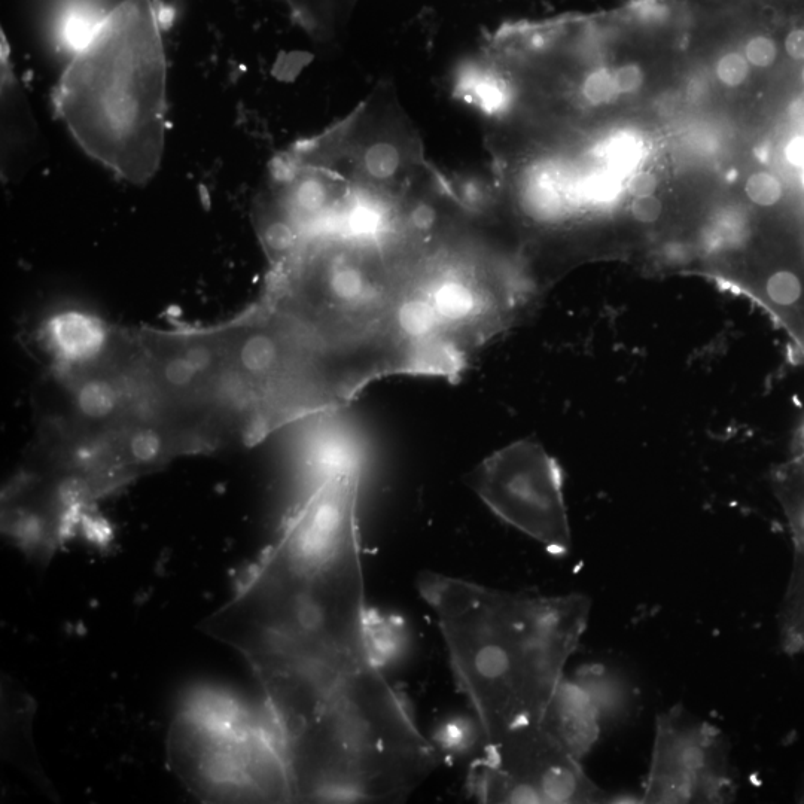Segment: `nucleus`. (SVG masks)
I'll return each instance as SVG.
<instances>
[{
	"label": "nucleus",
	"mask_w": 804,
	"mask_h": 804,
	"mask_svg": "<svg viewBox=\"0 0 804 804\" xmlns=\"http://www.w3.org/2000/svg\"><path fill=\"white\" fill-rule=\"evenodd\" d=\"M469 264L440 201L401 167L358 157L280 243L257 306L334 410L380 377H461Z\"/></svg>",
	"instance_id": "1"
},
{
	"label": "nucleus",
	"mask_w": 804,
	"mask_h": 804,
	"mask_svg": "<svg viewBox=\"0 0 804 804\" xmlns=\"http://www.w3.org/2000/svg\"><path fill=\"white\" fill-rule=\"evenodd\" d=\"M358 492V465H334L233 598L201 624L257 676L282 749L380 669L365 608Z\"/></svg>",
	"instance_id": "2"
},
{
	"label": "nucleus",
	"mask_w": 804,
	"mask_h": 804,
	"mask_svg": "<svg viewBox=\"0 0 804 804\" xmlns=\"http://www.w3.org/2000/svg\"><path fill=\"white\" fill-rule=\"evenodd\" d=\"M417 590L437 615L459 687L487 743L541 723L589 624L581 593L532 595L423 571Z\"/></svg>",
	"instance_id": "3"
},
{
	"label": "nucleus",
	"mask_w": 804,
	"mask_h": 804,
	"mask_svg": "<svg viewBox=\"0 0 804 804\" xmlns=\"http://www.w3.org/2000/svg\"><path fill=\"white\" fill-rule=\"evenodd\" d=\"M167 65L152 0H124L75 50L54 93L57 114L94 160L132 184L160 167Z\"/></svg>",
	"instance_id": "4"
},
{
	"label": "nucleus",
	"mask_w": 804,
	"mask_h": 804,
	"mask_svg": "<svg viewBox=\"0 0 804 804\" xmlns=\"http://www.w3.org/2000/svg\"><path fill=\"white\" fill-rule=\"evenodd\" d=\"M169 766L201 802H292L277 736L230 703L199 700L179 712L167 739Z\"/></svg>",
	"instance_id": "5"
},
{
	"label": "nucleus",
	"mask_w": 804,
	"mask_h": 804,
	"mask_svg": "<svg viewBox=\"0 0 804 804\" xmlns=\"http://www.w3.org/2000/svg\"><path fill=\"white\" fill-rule=\"evenodd\" d=\"M483 803H617L589 778L578 760L542 723L516 727L487 743L471 772Z\"/></svg>",
	"instance_id": "6"
},
{
	"label": "nucleus",
	"mask_w": 804,
	"mask_h": 804,
	"mask_svg": "<svg viewBox=\"0 0 804 804\" xmlns=\"http://www.w3.org/2000/svg\"><path fill=\"white\" fill-rule=\"evenodd\" d=\"M471 486L496 516L551 554L571 551L562 471L535 441H517L493 453L472 472Z\"/></svg>",
	"instance_id": "7"
},
{
	"label": "nucleus",
	"mask_w": 804,
	"mask_h": 804,
	"mask_svg": "<svg viewBox=\"0 0 804 804\" xmlns=\"http://www.w3.org/2000/svg\"><path fill=\"white\" fill-rule=\"evenodd\" d=\"M736 794L727 736L681 703L657 715L641 803L723 804L732 803Z\"/></svg>",
	"instance_id": "8"
},
{
	"label": "nucleus",
	"mask_w": 804,
	"mask_h": 804,
	"mask_svg": "<svg viewBox=\"0 0 804 804\" xmlns=\"http://www.w3.org/2000/svg\"><path fill=\"white\" fill-rule=\"evenodd\" d=\"M112 330L105 321L82 312H63L48 319L41 328L42 346L54 358L56 367L76 370L102 358Z\"/></svg>",
	"instance_id": "9"
},
{
	"label": "nucleus",
	"mask_w": 804,
	"mask_h": 804,
	"mask_svg": "<svg viewBox=\"0 0 804 804\" xmlns=\"http://www.w3.org/2000/svg\"><path fill=\"white\" fill-rule=\"evenodd\" d=\"M2 173L14 176L26 166L38 145V129L29 100L15 75L5 44L2 48Z\"/></svg>",
	"instance_id": "10"
},
{
	"label": "nucleus",
	"mask_w": 804,
	"mask_h": 804,
	"mask_svg": "<svg viewBox=\"0 0 804 804\" xmlns=\"http://www.w3.org/2000/svg\"><path fill=\"white\" fill-rule=\"evenodd\" d=\"M578 760L601 739L603 730L595 705L577 681L563 679L541 721Z\"/></svg>",
	"instance_id": "11"
},
{
	"label": "nucleus",
	"mask_w": 804,
	"mask_h": 804,
	"mask_svg": "<svg viewBox=\"0 0 804 804\" xmlns=\"http://www.w3.org/2000/svg\"><path fill=\"white\" fill-rule=\"evenodd\" d=\"M577 682L595 705L603 732L629 726L638 717L641 691L627 670L593 665L581 672Z\"/></svg>",
	"instance_id": "12"
},
{
	"label": "nucleus",
	"mask_w": 804,
	"mask_h": 804,
	"mask_svg": "<svg viewBox=\"0 0 804 804\" xmlns=\"http://www.w3.org/2000/svg\"><path fill=\"white\" fill-rule=\"evenodd\" d=\"M797 565L781 614L782 642L791 653L804 651V562Z\"/></svg>",
	"instance_id": "13"
},
{
	"label": "nucleus",
	"mask_w": 804,
	"mask_h": 804,
	"mask_svg": "<svg viewBox=\"0 0 804 804\" xmlns=\"http://www.w3.org/2000/svg\"><path fill=\"white\" fill-rule=\"evenodd\" d=\"M764 292L772 306L779 309L794 307L803 295L802 280L794 271L779 270L769 277Z\"/></svg>",
	"instance_id": "14"
},
{
	"label": "nucleus",
	"mask_w": 804,
	"mask_h": 804,
	"mask_svg": "<svg viewBox=\"0 0 804 804\" xmlns=\"http://www.w3.org/2000/svg\"><path fill=\"white\" fill-rule=\"evenodd\" d=\"M745 191L752 203L763 207L775 206L784 196L781 181L769 172H757L749 176Z\"/></svg>",
	"instance_id": "15"
},
{
	"label": "nucleus",
	"mask_w": 804,
	"mask_h": 804,
	"mask_svg": "<svg viewBox=\"0 0 804 804\" xmlns=\"http://www.w3.org/2000/svg\"><path fill=\"white\" fill-rule=\"evenodd\" d=\"M316 17L335 24H346L358 0H294Z\"/></svg>",
	"instance_id": "16"
},
{
	"label": "nucleus",
	"mask_w": 804,
	"mask_h": 804,
	"mask_svg": "<svg viewBox=\"0 0 804 804\" xmlns=\"http://www.w3.org/2000/svg\"><path fill=\"white\" fill-rule=\"evenodd\" d=\"M615 91L617 88H615L614 76L608 70L602 69L592 73L583 84L584 97L593 105L608 102L614 96Z\"/></svg>",
	"instance_id": "17"
},
{
	"label": "nucleus",
	"mask_w": 804,
	"mask_h": 804,
	"mask_svg": "<svg viewBox=\"0 0 804 804\" xmlns=\"http://www.w3.org/2000/svg\"><path fill=\"white\" fill-rule=\"evenodd\" d=\"M745 57L751 65L757 67H769L778 59V45L770 36H754L746 44Z\"/></svg>",
	"instance_id": "18"
},
{
	"label": "nucleus",
	"mask_w": 804,
	"mask_h": 804,
	"mask_svg": "<svg viewBox=\"0 0 804 804\" xmlns=\"http://www.w3.org/2000/svg\"><path fill=\"white\" fill-rule=\"evenodd\" d=\"M717 73L724 84L730 85V87H737V85L745 82L746 76H748L749 62L742 54H727L718 63Z\"/></svg>",
	"instance_id": "19"
},
{
	"label": "nucleus",
	"mask_w": 804,
	"mask_h": 804,
	"mask_svg": "<svg viewBox=\"0 0 804 804\" xmlns=\"http://www.w3.org/2000/svg\"><path fill=\"white\" fill-rule=\"evenodd\" d=\"M663 206L662 201L657 199V197L647 196V197H636L632 203V215L636 221L642 222V224H653L656 222L657 219L662 216Z\"/></svg>",
	"instance_id": "20"
},
{
	"label": "nucleus",
	"mask_w": 804,
	"mask_h": 804,
	"mask_svg": "<svg viewBox=\"0 0 804 804\" xmlns=\"http://www.w3.org/2000/svg\"><path fill=\"white\" fill-rule=\"evenodd\" d=\"M615 88L620 93H632L642 84V70L635 65L620 67L614 75Z\"/></svg>",
	"instance_id": "21"
},
{
	"label": "nucleus",
	"mask_w": 804,
	"mask_h": 804,
	"mask_svg": "<svg viewBox=\"0 0 804 804\" xmlns=\"http://www.w3.org/2000/svg\"><path fill=\"white\" fill-rule=\"evenodd\" d=\"M657 188V179L651 173H639L630 181L629 193L633 197L653 196Z\"/></svg>",
	"instance_id": "22"
},
{
	"label": "nucleus",
	"mask_w": 804,
	"mask_h": 804,
	"mask_svg": "<svg viewBox=\"0 0 804 804\" xmlns=\"http://www.w3.org/2000/svg\"><path fill=\"white\" fill-rule=\"evenodd\" d=\"M785 154H787V160L793 166L804 167V137H796V139L791 140Z\"/></svg>",
	"instance_id": "23"
},
{
	"label": "nucleus",
	"mask_w": 804,
	"mask_h": 804,
	"mask_svg": "<svg viewBox=\"0 0 804 804\" xmlns=\"http://www.w3.org/2000/svg\"><path fill=\"white\" fill-rule=\"evenodd\" d=\"M380 675H382V673H380ZM380 675H379V676H380ZM379 676H377V678H379ZM377 678H376V679H377ZM376 679H374V681H376ZM374 681H373V682H374ZM373 682H371V684H373ZM371 684H370V685H371ZM370 685H368V687H370ZM365 690H367V688H365ZM365 690H364V691H365ZM361 693H362V691H361ZM361 693H359V694H361ZM359 694H358V696H359ZM353 699H355V697H353ZM353 699H352V700H353ZM349 702H350V700H349ZM349 702H347V703H349ZM347 703H346V705H347ZM341 708H343V706H341ZM341 708H340V709H341ZM340 709H338V711H340ZM338 711H337V712H338ZM337 712H335V714H337ZM335 714H334V715H335ZM334 715H333V717H334ZM333 717H331V718H333ZM331 718H330V720H331ZM330 720H328V721H330ZM328 721H327V723H328ZM322 726H324V724H322ZM322 726H321V727H322ZM321 727H319V729H321ZM319 729H318V730H319ZM318 730H316V732H318ZM316 732H313V733H316ZM313 733H312V735H313ZM312 735H310V736H312ZM310 736H309V737H310ZM309 737H306V739H304V740L309 739ZM304 740H303V742H304ZM303 742H300V743H303ZM300 743H298V745H300ZM295 746H297V745H295ZM295 746H294V748H295ZM294 748H291V749H294ZM291 749H288V751H291ZM288 751H285V752H288ZM285 752H283V754H285Z\"/></svg>",
	"instance_id": "24"
},
{
	"label": "nucleus",
	"mask_w": 804,
	"mask_h": 804,
	"mask_svg": "<svg viewBox=\"0 0 804 804\" xmlns=\"http://www.w3.org/2000/svg\"><path fill=\"white\" fill-rule=\"evenodd\" d=\"M802 182H803V185H804V172H803V175H802Z\"/></svg>",
	"instance_id": "25"
},
{
	"label": "nucleus",
	"mask_w": 804,
	"mask_h": 804,
	"mask_svg": "<svg viewBox=\"0 0 804 804\" xmlns=\"http://www.w3.org/2000/svg\"><path fill=\"white\" fill-rule=\"evenodd\" d=\"M802 78H803V82H804V69H803V72H802Z\"/></svg>",
	"instance_id": "26"
}]
</instances>
